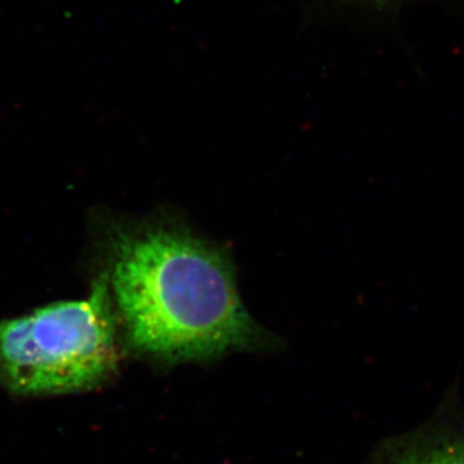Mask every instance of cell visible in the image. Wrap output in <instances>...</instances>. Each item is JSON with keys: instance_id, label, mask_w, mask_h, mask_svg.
Listing matches in <instances>:
<instances>
[{"instance_id": "obj_1", "label": "cell", "mask_w": 464, "mask_h": 464, "mask_svg": "<svg viewBox=\"0 0 464 464\" xmlns=\"http://www.w3.org/2000/svg\"><path fill=\"white\" fill-rule=\"evenodd\" d=\"M111 282L130 343L160 362L207 360L270 341L241 304L225 250L188 228L152 224L121 234Z\"/></svg>"}, {"instance_id": "obj_2", "label": "cell", "mask_w": 464, "mask_h": 464, "mask_svg": "<svg viewBox=\"0 0 464 464\" xmlns=\"http://www.w3.org/2000/svg\"><path fill=\"white\" fill-rule=\"evenodd\" d=\"M109 274L83 301L58 302L0 324V380L14 392L88 390L118 365Z\"/></svg>"}, {"instance_id": "obj_3", "label": "cell", "mask_w": 464, "mask_h": 464, "mask_svg": "<svg viewBox=\"0 0 464 464\" xmlns=\"http://www.w3.org/2000/svg\"><path fill=\"white\" fill-rule=\"evenodd\" d=\"M368 464H464V411L447 400L411 431L393 436L375 449Z\"/></svg>"}]
</instances>
